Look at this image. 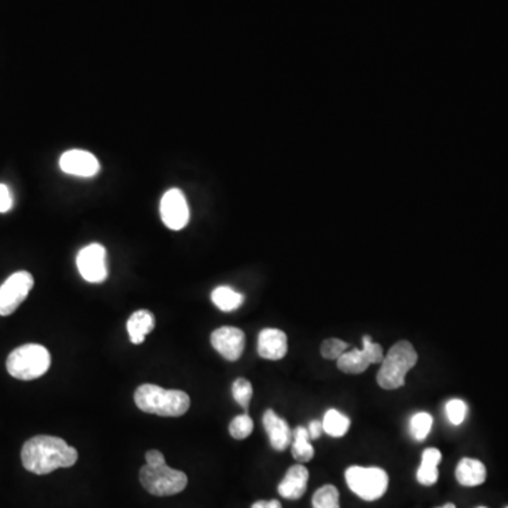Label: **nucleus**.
I'll use <instances>...</instances> for the list:
<instances>
[{
  "mask_svg": "<svg viewBox=\"0 0 508 508\" xmlns=\"http://www.w3.org/2000/svg\"><path fill=\"white\" fill-rule=\"evenodd\" d=\"M78 451L64 439L50 435L30 438L22 447V464L32 474H48L54 470L74 466Z\"/></svg>",
  "mask_w": 508,
  "mask_h": 508,
  "instance_id": "nucleus-1",
  "label": "nucleus"
},
{
  "mask_svg": "<svg viewBox=\"0 0 508 508\" xmlns=\"http://www.w3.org/2000/svg\"><path fill=\"white\" fill-rule=\"evenodd\" d=\"M146 462L140 469V483L144 489L157 497L178 494L188 484V477L181 470L167 466L160 451H149Z\"/></svg>",
  "mask_w": 508,
  "mask_h": 508,
  "instance_id": "nucleus-2",
  "label": "nucleus"
},
{
  "mask_svg": "<svg viewBox=\"0 0 508 508\" xmlns=\"http://www.w3.org/2000/svg\"><path fill=\"white\" fill-rule=\"evenodd\" d=\"M135 403L143 413L160 417H181L191 406L189 396L184 391L166 390L154 384H141L135 393Z\"/></svg>",
  "mask_w": 508,
  "mask_h": 508,
  "instance_id": "nucleus-3",
  "label": "nucleus"
},
{
  "mask_svg": "<svg viewBox=\"0 0 508 508\" xmlns=\"http://www.w3.org/2000/svg\"><path fill=\"white\" fill-rule=\"evenodd\" d=\"M418 363V353L408 340L391 346L378 373V383L384 390H397L406 384V376Z\"/></svg>",
  "mask_w": 508,
  "mask_h": 508,
  "instance_id": "nucleus-4",
  "label": "nucleus"
},
{
  "mask_svg": "<svg viewBox=\"0 0 508 508\" xmlns=\"http://www.w3.org/2000/svg\"><path fill=\"white\" fill-rule=\"evenodd\" d=\"M52 366V356L42 345L29 343L14 349L6 360L7 373L17 380L30 381L42 378Z\"/></svg>",
  "mask_w": 508,
  "mask_h": 508,
  "instance_id": "nucleus-5",
  "label": "nucleus"
},
{
  "mask_svg": "<svg viewBox=\"0 0 508 508\" xmlns=\"http://www.w3.org/2000/svg\"><path fill=\"white\" fill-rule=\"evenodd\" d=\"M345 479L349 489L365 502L381 499L388 489V474L380 467L350 466Z\"/></svg>",
  "mask_w": 508,
  "mask_h": 508,
  "instance_id": "nucleus-6",
  "label": "nucleus"
},
{
  "mask_svg": "<svg viewBox=\"0 0 508 508\" xmlns=\"http://www.w3.org/2000/svg\"><path fill=\"white\" fill-rule=\"evenodd\" d=\"M34 278L29 272H17L0 285V317H9L29 297Z\"/></svg>",
  "mask_w": 508,
  "mask_h": 508,
  "instance_id": "nucleus-7",
  "label": "nucleus"
},
{
  "mask_svg": "<svg viewBox=\"0 0 508 508\" xmlns=\"http://www.w3.org/2000/svg\"><path fill=\"white\" fill-rule=\"evenodd\" d=\"M384 359L383 348L374 343L370 336H363V348L346 350L338 359V369L346 374H360L368 370L369 366L381 363Z\"/></svg>",
  "mask_w": 508,
  "mask_h": 508,
  "instance_id": "nucleus-8",
  "label": "nucleus"
},
{
  "mask_svg": "<svg viewBox=\"0 0 508 508\" xmlns=\"http://www.w3.org/2000/svg\"><path fill=\"white\" fill-rule=\"evenodd\" d=\"M77 267L85 282L93 284L105 282L108 278L105 247L92 244L81 249L77 256Z\"/></svg>",
  "mask_w": 508,
  "mask_h": 508,
  "instance_id": "nucleus-9",
  "label": "nucleus"
},
{
  "mask_svg": "<svg viewBox=\"0 0 508 508\" xmlns=\"http://www.w3.org/2000/svg\"><path fill=\"white\" fill-rule=\"evenodd\" d=\"M161 219L171 231H181L188 225L189 208L186 196L179 189H169L160 204Z\"/></svg>",
  "mask_w": 508,
  "mask_h": 508,
  "instance_id": "nucleus-10",
  "label": "nucleus"
},
{
  "mask_svg": "<svg viewBox=\"0 0 508 508\" xmlns=\"http://www.w3.org/2000/svg\"><path fill=\"white\" fill-rule=\"evenodd\" d=\"M211 343L222 358L229 361H236L244 355L246 336L239 328L222 326L212 332Z\"/></svg>",
  "mask_w": 508,
  "mask_h": 508,
  "instance_id": "nucleus-11",
  "label": "nucleus"
},
{
  "mask_svg": "<svg viewBox=\"0 0 508 508\" xmlns=\"http://www.w3.org/2000/svg\"><path fill=\"white\" fill-rule=\"evenodd\" d=\"M60 167L70 176L91 178L100 173L101 164L92 153L83 150L65 151L60 158Z\"/></svg>",
  "mask_w": 508,
  "mask_h": 508,
  "instance_id": "nucleus-12",
  "label": "nucleus"
},
{
  "mask_svg": "<svg viewBox=\"0 0 508 508\" xmlns=\"http://www.w3.org/2000/svg\"><path fill=\"white\" fill-rule=\"evenodd\" d=\"M257 352L265 360H282L288 352L287 335L275 328H265L259 333Z\"/></svg>",
  "mask_w": 508,
  "mask_h": 508,
  "instance_id": "nucleus-13",
  "label": "nucleus"
},
{
  "mask_svg": "<svg viewBox=\"0 0 508 508\" xmlns=\"http://www.w3.org/2000/svg\"><path fill=\"white\" fill-rule=\"evenodd\" d=\"M263 426L269 435L270 445L277 452L287 449L292 442V431L288 422L278 417L273 409H267L263 416Z\"/></svg>",
  "mask_w": 508,
  "mask_h": 508,
  "instance_id": "nucleus-14",
  "label": "nucleus"
},
{
  "mask_svg": "<svg viewBox=\"0 0 508 508\" xmlns=\"http://www.w3.org/2000/svg\"><path fill=\"white\" fill-rule=\"evenodd\" d=\"M310 472L304 465H294L278 484V494L287 500H300L307 492Z\"/></svg>",
  "mask_w": 508,
  "mask_h": 508,
  "instance_id": "nucleus-15",
  "label": "nucleus"
},
{
  "mask_svg": "<svg viewBox=\"0 0 508 508\" xmlns=\"http://www.w3.org/2000/svg\"><path fill=\"white\" fill-rule=\"evenodd\" d=\"M487 470L477 459L465 457L456 467V480L465 487H476L486 482Z\"/></svg>",
  "mask_w": 508,
  "mask_h": 508,
  "instance_id": "nucleus-16",
  "label": "nucleus"
},
{
  "mask_svg": "<svg viewBox=\"0 0 508 508\" xmlns=\"http://www.w3.org/2000/svg\"><path fill=\"white\" fill-rule=\"evenodd\" d=\"M156 326L153 313L148 310L136 311L131 313L128 321V333L130 342L135 345H140L144 342V339Z\"/></svg>",
  "mask_w": 508,
  "mask_h": 508,
  "instance_id": "nucleus-17",
  "label": "nucleus"
},
{
  "mask_svg": "<svg viewBox=\"0 0 508 508\" xmlns=\"http://www.w3.org/2000/svg\"><path fill=\"white\" fill-rule=\"evenodd\" d=\"M442 454L436 447H428L422 454L421 466L417 470V480L422 486H432L438 482V465L441 464Z\"/></svg>",
  "mask_w": 508,
  "mask_h": 508,
  "instance_id": "nucleus-18",
  "label": "nucleus"
},
{
  "mask_svg": "<svg viewBox=\"0 0 508 508\" xmlns=\"http://www.w3.org/2000/svg\"><path fill=\"white\" fill-rule=\"evenodd\" d=\"M212 302L224 312H232L242 307L244 302V295L235 292L234 288L227 287V285H221V287L215 288L212 292Z\"/></svg>",
  "mask_w": 508,
  "mask_h": 508,
  "instance_id": "nucleus-19",
  "label": "nucleus"
},
{
  "mask_svg": "<svg viewBox=\"0 0 508 508\" xmlns=\"http://www.w3.org/2000/svg\"><path fill=\"white\" fill-rule=\"evenodd\" d=\"M292 457L300 464H307L312 459L315 451L311 445L310 434L304 427H298L292 434Z\"/></svg>",
  "mask_w": 508,
  "mask_h": 508,
  "instance_id": "nucleus-20",
  "label": "nucleus"
},
{
  "mask_svg": "<svg viewBox=\"0 0 508 508\" xmlns=\"http://www.w3.org/2000/svg\"><path fill=\"white\" fill-rule=\"evenodd\" d=\"M323 432L332 438H342L350 428V419L338 409H328L322 421Z\"/></svg>",
  "mask_w": 508,
  "mask_h": 508,
  "instance_id": "nucleus-21",
  "label": "nucleus"
},
{
  "mask_svg": "<svg viewBox=\"0 0 508 508\" xmlns=\"http://www.w3.org/2000/svg\"><path fill=\"white\" fill-rule=\"evenodd\" d=\"M432 424H434V418L431 414H414L413 418L409 421V434L416 441L422 442L431 434Z\"/></svg>",
  "mask_w": 508,
  "mask_h": 508,
  "instance_id": "nucleus-22",
  "label": "nucleus"
},
{
  "mask_svg": "<svg viewBox=\"0 0 508 508\" xmlns=\"http://www.w3.org/2000/svg\"><path fill=\"white\" fill-rule=\"evenodd\" d=\"M313 508H340L339 492L332 484H325L312 497Z\"/></svg>",
  "mask_w": 508,
  "mask_h": 508,
  "instance_id": "nucleus-23",
  "label": "nucleus"
},
{
  "mask_svg": "<svg viewBox=\"0 0 508 508\" xmlns=\"http://www.w3.org/2000/svg\"><path fill=\"white\" fill-rule=\"evenodd\" d=\"M253 428H254V422L250 418L249 414H242L232 419L229 432H231L232 438L242 441V439L249 438Z\"/></svg>",
  "mask_w": 508,
  "mask_h": 508,
  "instance_id": "nucleus-24",
  "label": "nucleus"
},
{
  "mask_svg": "<svg viewBox=\"0 0 508 508\" xmlns=\"http://www.w3.org/2000/svg\"><path fill=\"white\" fill-rule=\"evenodd\" d=\"M348 349L349 343H346L342 339H325L322 345H321V355L326 360H338Z\"/></svg>",
  "mask_w": 508,
  "mask_h": 508,
  "instance_id": "nucleus-25",
  "label": "nucleus"
},
{
  "mask_svg": "<svg viewBox=\"0 0 508 508\" xmlns=\"http://www.w3.org/2000/svg\"><path fill=\"white\" fill-rule=\"evenodd\" d=\"M235 401L244 409H249L253 397V386L246 379H237L232 386Z\"/></svg>",
  "mask_w": 508,
  "mask_h": 508,
  "instance_id": "nucleus-26",
  "label": "nucleus"
},
{
  "mask_svg": "<svg viewBox=\"0 0 508 508\" xmlns=\"http://www.w3.org/2000/svg\"><path fill=\"white\" fill-rule=\"evenodd\" d=\"M445 413H446L447 421L451 422L452 426H461L462 422L466 419L467 416V404L459 398L449 400L445 406Z\"/></svg>",
  "mask_w": 508,
  "mask_h": 508,
  "instance_id": "nucleus-27",
  "label": "nucleus"
},
{
  "mask_svg": "<svg viewBox=\"0 0 508 508\" xmlns=\"http://www.w3.org/2000/svg\"><path fill=\"white\" fill-rule=\"evenodd\" d=\"M14 206V199L10 189L5 184H0V214H6Z\"/></svg>",
  "mask_w": 508,
  "mask_h": 508,
  "instance_id": "nucleus-28",
  "label": "nucleus"
},
{
  "mask_svg": "<svg viewBox=\"0 0 508 508\" xmlns=\"http://www.w3.org/2000/svg\"><path fill=\"white\" fill-rule=\"evenodd\" d=\"M307 429L311 439H318L323 432L322 422L313 419V421L310 422V426H308Z\"/></svg>",
  "mask_w": 508,
  "mask_h": 508,
  "instance_id": "nucleus-29",
  "label": "nucleus"
},
{
  "mask_svg": "<svg viewBox=\"0 0 508 508\" xmlns=\"http://www.w3.org/2000/svg\"><path fill=\"white\" fill-rule=\"evenodd\" d=\"M252 508H283V505L278 500H260L254 503Z\"/></svg>",
  "mask_w": 508,
  "mask_h": 508,
  "instance_id": "nucleus-30",
  "label": "nucleus"
},
{
  "mask_svg": "<svg viewBox=\"0 0 508 508\" xmlns=\"http://www.w3.org/2000/svg\"><path fill=\"white\" fill-rule=\"evenodd\" d=\"M436 508H456L455 507V504H452V503H447V504L442 505V507H436Z\"/></svg>",
  "mask_w": 508,
  "mask_h": 508,
  "instance_id": "nucleus-31",
  "label": "nucleus"
},
{
  "mask_svg": "<svg viewBox=\"0 0 508 508\" xmlns=\"http://www.w3.org/2000/svg\"><path fill=\"white\" fill-rule=\"evenodd\" d=\"M479 508H486V507H479Z\"/></svg>",
  "mask_w": 508,
  "mask_h": 508,
  "instance_id": "nucleus-32",
  "label": "nucleus"
},
{
  "mask_svg": "<svg viewBox=\"0 0 508 508\" xmlns=\"http://www.w3.org/2000/svg\"><path fill=\"white\" fill-rule=\"evenodd\" d=\"M508 508V507H507Z\"/></svg>",
  "mask_w": 508,
  "mask_h": 508,
  "instance_id": "nucleus-33",
  "label": "nucleus"
}]
</instances>
